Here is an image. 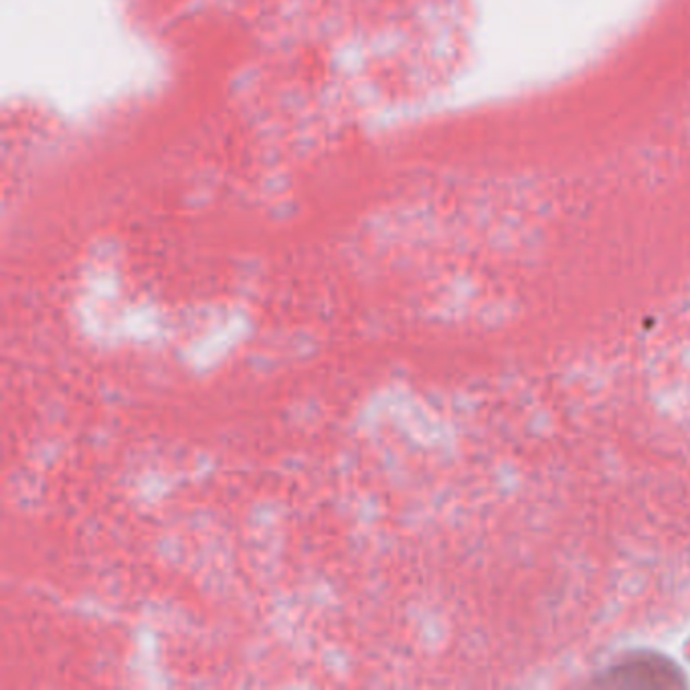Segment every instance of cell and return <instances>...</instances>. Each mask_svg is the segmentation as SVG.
Returning <instances> with one entry per match:
<instances>
[{
	"label": "cell",
	"instance_id": "6da1fadb",
	"mask_svg": "<svg viewBox=\"0 0 690 690\" xmlns=\"http://www.w3.org/2000/svg\"><path fill=\"white\" fill-rule=\"evenodd\" d=\"M604 687H682L685 680L673 664L664 658L623 660L601 675Z\"/></svg>",
	"mask_w": 690,
	"mask_h": 690
}]
</instances>
